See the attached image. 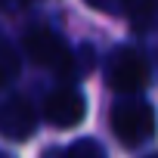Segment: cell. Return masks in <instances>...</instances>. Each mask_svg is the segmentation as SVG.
Instances as JSON below:
<instances>
[{
	"label": "cell",
	"mask_w": 158,
	"mask_h": 158,
	"mask_svg": "<svg viewBox=\"0 0 158 158\" xmlns=\"http://www.w3.org/2000/svg\"><path fill=\"white\" fill-rule=\"evenodd\" d=\"M152 158H158V155H152Z\"/></svg>",
	"instance_id": "ba28073f"
},
{
	"label": "cell",
	"mask_w": 158,
	"mask_h": 158,
	"mask_svg": "<svg viewBox=\"0 0 158 158\" xmlns=\"http://www.w3.org/2000/svg\"><path fill=\"white\" fill-rule=\"evenodd\" d=\"M47 118L56 127H74L84 118V96L74 90H56L47 99Z\"/></svg>",
	"instance_id": "5b68a950"
},
{
	"label": "cell",
	"mask_w": 158,
	"mask_h": 158,
	"mask_svg": "<svg viewBox=\"0 0 158 158\" xmlns=\"http://www.w3.org/2000/svg\"><path fill=\"white\" fill-rule=\"evenodd\" d=\"M149 77V68H146V59L136 53V50H118L112 59H109V84L115 90H139Z\"/></svg>",
	"instance_id": "7a4b0ae2"
},
{
	"label": "cell",
	"mask_w": 158,
	"mask_h": 158,
	"mask_svg": "<svg viewBox=\"0 0 158 158\" xmlns=\"http://www.w3.org/2000/svg\"><path fill=\"white\" fill-rule=\"evenodd\" d=\"M0 133L16 143H22L34 133V112L25 99H10L0 106Z\"/></svg>",
	"instance_id": "3957f363"
},
{
	"label": "cell",
	"mask_w": 158,
	"mask_h": 158,
	"mask_svg": "<svg viewBox=\"0 0 158 158\" xmlns=\"http://www.w3.org/2000/svg\"><path fill=\"white\" fill-rule=\"evenodd\" d=\"M112 130L124 146H139L152 136L155 118L146 102H121L112 112Z\"/></svg>",
	"instance_id": "6da1fadb"
},
{
	"label": "cell",
	"mask_w": 158,
	"mask_h": 158,
	"mask_svg": "<svg viewBox=\"0 0 158 158\" xmlns=\"http://www.w3.org/2000/svg\"><path fill=\"white\" fill-rule=\"evenodd\" d=\"M16 71H19L16 53H13L6 44H0V84H10L13 77H16Z\"/></svg>",
	"instance_id": "8992f818"
},
{
	"label": "cell",
	"mask_w": 158,
	"mask_h": 158,
	"mask_svg": "<svg viewBox=\"0 0 158 158\" xmlns=\"http://www.w3.org/2000/svg\"><path fill=\"white\" fill-rule=\"evenodd\" d=\"M25 50H28V56L34 59V62H40V65H50V68H62L65 62H68V53H65V47H62V40L56 37V34H50V31H31L28 37H25Z\"/></svg>",
	"instance_id": "277c9868"
},
{
	"label": "cell",
	"mask_w": 158,
	"mask_h": 158,
	"mask_svg": "<svg viewBox=\"0 0 158 158\" xmlns=\"http://www.w3.org/2000/svg\"><path fill=\"white\" fill-rule=\"evenodd\" d=\"M65 158H106V152H102L93 139H77V143L65 152Z\"/></svg>",
	"instance_id": "52a82bcc"
}]
</instances>
